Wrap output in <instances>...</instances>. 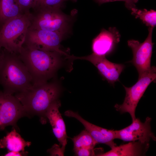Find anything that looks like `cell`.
I'll list each match as a JSON object with an SVG mask.
<instances>
[{
	"label": "cell",
	"mask_w": 156,
	"mask_h": 156,
	"mask_svg": "<svg viewBox=\"0 0 156 156\" xmlns=\"http://www.w3.org/2000/svg\"><path fill=\"white\" fill-rule=\"evenodd\" d=\"M18 54L31 76L33 85L46 82L53 78L61 66L64 55L23 45Z\"/></svg>",
	"instance_id": "6da1fadb"
},
{
	"label": "cell",
	"mask_w": 156,
	"mask_h": 156,
	"mask_svg": "<svg viewBox=\"0 0 156 156\" xmlns=\"http://www.w3.org/2000/svg\"><path fill=\"white\" fill-rule=\"evenodd\" d=\"M0 85L4 92L12 95L33 85L31 76L18 54L3 48L0 51Z\"/></svg>",
	"instance_id": "7a4b0ae2"
},
{
	"label": "cell",
	"mask_w": 156,
	"mask_h": 156,
	"mask_svg": "<svg viewBox=\"0 0 156 156\" xmlns=\"http://www.w3.org/2000/svg\"><path fill=\"white\" fill-rule=\"evenodd\" d=\"M60 92L59 85L53 81L33 85L14 96L21 102L27 114L39 116L43 124L46 122V114L48 109L58 100Z\"/></svg>",
	"instance_id": "3957f363"
},
{
	"label": "cell",
	"mask_w": 156,
	"mask_h": 156,
	"mask_svg": "<svg viewBox=\"0 0 156 156\" xmlns=\"http://www.w3.org/2000/svg\"><path fill=\"white\" fill-rule=\"evenodd\" d=\"M29 14L28 28L56 32L64 35L69 27L70 19L60 8L35 6Z\"/></svg>",
	"instance_id": "277c9868"
},
{
	"label": "cell",
	"mask_w": 156,
	"mask_h": 156,
	"mask_svg": "<svg viewBox=\"0 0 156 156\" xmlns=\"http://www.w3.org/2000/svg\"><path fill=\"white\" fill-rule=\"evenodd\" d=\"M29 14H24L5 24L0 30V51L3 48L12 53L20 52L30 25Z\"/></svg>",
	"instance_id": "5b68a950"
},
{
	"label": "cell",
	"mask_w": 156,
	"mask_h": 156,
	"mask_svg": "<svg viewBox=\"0 0 156 156\" xmlns=\"http://www.w3.org/2000/svg\"><path fill=\"white\" fill-rule=\"evenodd\" d=\"M156 79V68L151 66L150 70L143 75L132 86H123L126 91V95L122 104H116L114 105L116 110L120 113H129L132 122L136 119L135 111L138 103L149 84L155 82Z\"/></svg>",
	"instance_id": "8992f818"
},
{
	"label": "cell",
	"mask_w": 156,
	"mask_h": 156,
	"mask_svg": "<svg viewBox=\"0 0 156 156\" xmlns=\"http://www.w3.org/2000/svg\"><path fill=\"white\" fill-rule=\"evenodd\" d=\"M64 35L57 32L28 28L23 45L38 49L68 55L60 49Z\"/></svg>",
	"instance_id": "52a82bcc"
},
{
	"label": "cell",
	"mask_w": 156,
	"mask_h": 156,
	"mask_svg": "<svg viewBox=\"0 0 156 156\" xmlns=\"http://www.w3.org/2000/svg\"><path fill=\"white\" fill-rule=\"evenodd\" d=\"M153 28L148 27V36L142 43L133 39L127 41L128 45L131 49L133 54L131 62L138 71V79L149 72L151 67V59L154 44L152 41Z\"/></svg>",
	"instance_id": "ba28073f"
},
{
	"label": "cell",
	"mask_w": 156,
	"mask_h": 156,
	"mask_svg": "<svg viewBox=\"0 0 156 156\" xmlns=\"http://www.w3.org/2000/svg\"><path fill=\"white\" fill-rule=\"evenodd\" d=\"M27 114L18 99L12 94L0 90V120L1 130L15 125L17 120Z\"/></svg>",
	"instance_id": "9c48e42d"
},
{
	"label": "cell",
	"mask_w": 156,
	"mask_h": 156,
	"mask_svg": "<svg viewBox=\"0 0 156 156\" xmlns=\"http://www.w3.org/2000/svg\"><path fill=\"white\" fill-rule=\"evenodd\" d=\"M151 118L147 117L144 122L139 118H136L129 126L118 130H115L116 139L125 142L138 141L149 143L151 140L154 141L156 138L151 131Z\"/></svg>",
	"instance_id": "30bf717a"
},
{
	"label": "cell",
	"mask_w": 156,
	"mask_h": 156,
	"mask_svg": "<svg viewBox=\"0 0 156 156\" xmlns=\"http://www.w3.org/2000/svg\"><path fill=\"white\" fill-rule=\"evenodd\" d=\"M70 59H81L88 61L97 68L102 77L108 83L114 85L115 83L119 81V76L125 67L122 64L112 62L107 60L105 56H100L93 53L83 57L70 56Z\"/></svg>",
	"instance_id": "8fae6325"
},
{
	"label": "cell",
	"mask_w": 156,
	"mask_h": 156,
	"mask_svg": "<svg viewBox=\"0 0 156 156\" xmlns=\"http://www.w3.org/2000/svg\"><path fill=\"white\" fill-rule=\"evenodd\" d=\"M64 115L74 118L81 123L94 140L98 143L105 144L112 148L117 146L114 142L115 130H109L93 124L83 118L77 112L71 110L66 111Z\"/></svg>",
	"instance_id": "7c38bea8"
},
{
	"label": "cell",
	"mask_w": 156,
	"mask_h": 156,
	"mask_svg": "<svg viewBox=\"0 0 156 156\" xmlns=\"http://www.w3.org/2000/svg\"><path fill=\"white\" fill-rule=\"evenodd\" d=\"M120 34L116 27H110L108 30L102 29L92 40V53L106 56L113 51L120 42Z\"/></svg>",
	"instance_id": "4fadbf2b"
},
{
	"label": "cell",
	"mask_w": 156,
	"mask_h": 156,
	"mask_svg": "<svg viewBox=\"0 0 156 156\" xmlns=\"http://www.w3.org/2000/svg\"><path fill=\"white\" fill-rule=\"evenodd\" d=\"M60 106V101L58 100L56 101L48 109L46 116L52 126L54 135L61 146L62 150L64 153L68 137L65 122L59 111Z\"/></svg>",
	"instance_id": "5bb4252c"
},
{
	"label": "cell",
	"mask_w": 156,
	"mask_h": 156,
	"mask_svg": "<svg viewBox=\"0 0 156 156\" xmlns=\"http://www.w3.org/2000/svg\"><path fill=\"white\" fill-rule=\"evenodd\" d=\"M149 147V143L138 141H131L128 143L116 146L109 151L100 154L99 156H144Z\"/></svg>",
	"instance_id": "9a60e30c"
},
{
	"label": "cell",
	"mask_w": 156,
	"mask_h": 156,
	"mask_svg": "<svg viewBox=\"0 0 156 156\" xmlns=\"http://www.w3.org/2000/svg\"><path fill=\"white\" fill-rule=\"evenodd\" d=\"M23 14L16 0H0V30L7 22Z\"/></svg>",
	"instance_id": "2e32d148"
},
{
	"label": "cell",
	"mask_w": 156,
	"mask_h": 156,
	"mask_svg": "<svg viewBox=\"0 0 156 156\" xmlns=\"http://www.w3.org/2000/svg\"><path fill=\"white\" fill-rule=\"evenodd\" d=\"M31 142L26 141L14 129L0 140V148H6L9 151H24Z\"/></svg>",
	"instance_id": "e0dca14e"
},
{
	"label": "cell",
	"mask_w": 156,
	"mask_h": 156,
	"mask_svg": "<svg viewBox=\"0 0 156 156\" xmlns=\"http://www.w3.org/2000/svg\"><path fill=\"white\" fill-rule=\"evenodd\" d=\"M73 143V150L81 148L94 149L97 143L86 130L71 139Z\"/></svg>",
	"instance_id": "ac0fdd59"
},
{
	"label": "cell",
	"mask_w": 156,
	"mask_h": 156,
	"mask_svg": "<svg viewBox=\"0 0 156 156\" xmlns=\"http://www.w3.org/2000/svg\"><path fill=\"white\" fill-rule=\"evenodd\" d=\"M131 14L135 18H139L146 26L154 28L156 25V11L153 10H148L146 9L139 10L136 8L131 9Z\"/></svg>",
	"instance_id": "d6986e66"
},
{
	"label": "cell",
	"mask_w": 156,
	"mask_h": 156,
	"mask_svg": "<svg viewBox=\"0 0 156 156\" xmlns=\"http://www.w3.org/2000/svg\"><path fill=\"white\" fill-rule=\"evenodd\" d=\"M23 13L29 14L30 10L36 5L38 0H16Z\"/></svg>",
	"instance_id": "ffe728a7"
},
{
	"label": "cell",
	"mask_w": 156,
	"mask_h": 156,
	"mask_svg": "<svg viewBox=\"0 0 156 156\" xmlns=\"http://www.w3.org/2000/svg\"><path fill=\"white\" fill-rule=\"evenodd\" d=\"M68 0H38L35 6L61 8L65 1ZM74 1L76 0H72Z\"/></svg>",
	"instance_id": "44dd1931"
},
{
	"label": "cell",
	"mask_w": 156,
	"mask_h": 156,
	"mask_svg": "<svg viewBox=\"0 0 156 156\" xmlns=\"http://www.w3.org/2000/svg\"><path fill=\"white\" fill-rule=\"evenodd\" d=\"M99 149L95 150L94 149L81 148L74 150L75 155L78 156H97L99 153Z\"/></svg>",
	"instance_id": "7402d4cb"
},
{
	"label": "cell",
	"mask_w": 156,
	"mask_h": 156,
	"mask_svg": "<svg viewBox=\"0 0 156 156\" xmlns=\"http://www.w3.org/2000/svg\"><path fill=\"white\" fill-rule=\"evenodd\" d=\"M99 4L105 3L114 2L115 1H123L125 2V7L129 10L136 8L135 3H137L138 0H94Z\"/></svg>",
	"instance_id": "603a6c76"
},
{
	"label": "cell",
	"mask_w": 156,
	"mask_h": 156,
	"mask_svg": "<svg viewBox=\"0 0 156 156\" xmlns=\"http://www.w3.org/2000/svg\"><path fill=\"white\" fill-rule=\"evenodd\" d=\"M28 152L27 151H21L19 152L14 151H9L4 156H23L26 155Z\"/></svg>",
	"instance_id": "cb8c5ba5"
},
{
	"label": "cell",
	"mask_w": 156,
	"mask_h": 156,
	"mask_svg": "<svg viewBox=\"0 0 156 156\" xmlns=\"http://www.w3.org/2000/svg\"><path fill=\"white\" fill-rule=\"evenodd\" d=\"M0 129L1 130V123L0 121Z\"/></svg>",
	"instance_id": "d4e9b609"
}]
</instances>
